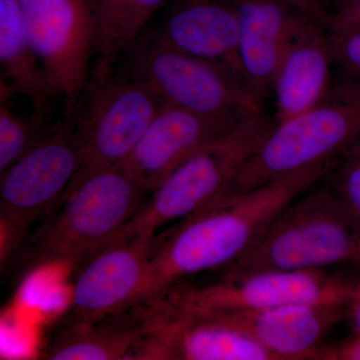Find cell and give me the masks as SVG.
<instances>
[{"instance_id": "6da1fadb", "label": "cell", "mask_w": 360, "mask_h": 360, "mask_svg": "<svg viewBox=\"0 0 360 360\" xmlns=\"http://www.w3.org/2000/svg\"><path fill=\"white\" fill-rule=\"evenodd\" d=\"M333 163L274 180L255 191L212 203L158 234L139 300L206 274H219L259 239L296 196L321 182Z\"/></svg>"}, {"instance_id": "7a4b0ae2", "label": "cell", "mask_w": 360, "mask_h": 360, "mask_svg": "<svg viewBox=\"0 0 360 360\" xmlns=\"http://www.w3.org/2000/svg\"><path fill=\"white\" fill-rule=\"evenodd\" d=\"M148 195L120 165L92 175L40 220L8 266L18 279L54 264L77 269L115 240Z\"/></svg>"}, {"instance_id": "3957f363", "label": "cell", "mask_w": 360, "mask_h": 360, "mask_svg": "<svg viewBox=\"0 0 360 360\" xmlns=\"http://www.w3.org/2000/svg\"><path fill=\"white\" fill-rule=\"evenodd\" d=\"M321 182L284 206L257 243L219 274L360 269V220Z\"/></svg>"}, {"instance_id": "277c9868", "label": "cell", "mask_w": 360, "mask_h": 360, "mask_svg": "<svg viewBox=\"0 0 360 360\" xmlns=\"http://www.w3.org/2000/svg\"><path fill=\"white\" fill-rule=\"evenodd\" d=\"M359 142L360 89L335 82L321 103L274 124L215 202L243 195L305 168L335 162Z\"/></svg>"}, {"instance_id": "5b68a950", "label": "cell", "mask_w": 360, "mask_h": 360, "mask_svg": "<svg viewBox=\"0 0 360 360\" xmlns=\"http://www.w3.org/2000/svg\"><path fill=\"white\" fill-rule=\"evenodd\" d=\"M274 127V118L265 111L248 116L229 134L182 161L149 193L112 243L155 238L165 229L212 205Z\"/></svg>"}, {"instance_id": "8992f818", "label": "cell", "mask_w": 360, "mask_h": 360, "mask_svg": "<svg viewBox=\"0 0 360 360\" xmlns=\"http://www.w3.org/2000/svg\"><path fill=\"white\" fill-rule=\"evenodd\" d=\"M113 65L98 60L73 103L82 163L63 196L124 160L165 103L146 82L115 75Z\"/></svg>"}, {"instance_id": "52a82bcc", "label": "cell", "mask_w": 360, "mask_h": 360, "mask_svg": "<svg viewBox=\"0 0 360 360\" xmlns=\"http://www.w3.org/2000/svg\"><path fill=\"white\" fill-rule=\"evenodd\" d=\"M82 163L75 106L46 136L1 174L0 236L1 266L6 267L21 246L65 193Z\"/></svg>"}, {"instance_id": "ba28073f", "label": "cell", "mask_w": 360, "mask_h": 360, "mask_svg": "<svg viewBox=\"0 0 360 360\" xmlns=\"http://www.w3.org/2000/svg\"><path fill=\"white\" fill-rule=\"evenodd\" d=\"M122 75L150 85L163 101L207 117L240 122L264 104L217 66L177 51L148 28L122 53Z\"/></svg>"}, {"instance_id": "9c48e42d", "label": "cell", "mask_w": 360, "mask_h": 360, "mask_svg": "<svg viewBox=\"0 0 360 360\" xmlns=\"http://www.w3.org/2000/svg\"><path fill=\"white\" fill-rule=\"evenodd\" d=\"M160 295L189 312L258 311L292 304H347L357 271L257 270L217 274Z\"/></svg>"}, {"instance_id": "30bf717a", "label": "cell", "mask_w": 360, "mask_h": 360, "mask_svg": "<svg viewBox=\"0 0 360 360\" xmlns=\"http://www.w3.org/2000/svg\"><path fill=\"white\" fill-rule=\"evenodd\" d=\"M18 4L52 96L75 103L86 87L90 58L96 54L92 0H18Z\"/></svg>"}, {"instance_id": "8fae6325", "label": "cell", "mask_w": 360, "mask_h": 360, "mask_svg": "<svg viewBox=\"0 0 360 360\" xmlns=\"http://www.w3.org/2000/svg\"><path fill=\"white\" fill-rule=\"evenodd\" d=\"M243 120L207 117L163 103L134 150L118 165L150 193L182 161Z\"/></svg>"}, {"instance_id": "7c38bea8", "label": "cell", "mask_w": 360, "mask_h": 360, "mask_svg": "<svg viewBox=\"0 0 360 360\" xmlns=\"http://www.w3.org/2000/svg\"><path fill=\"white\" fill-rule=\"evenodd\" d=\"M155 239L115 241L77 267L66 316L94 319L136 302L146 281Z\"/></svg>"}, {"instance_id": "4fadbf2b", "label": "cell", "mask_w": 360, "mask_h": 360, "mask_svg": "<svg viewBox=\"0 0 360 360\" xmlns=\"http://www.w3.org/2000/svg\"><path fill=\"white\" fill-rule=\"evenodd\" d=\"M335 54L326 23L309 14L284 51L272 85L274 124L311 110L333 89Z\"/></svg>"}, {"instance_id": "5bb4252c", "label": "cell", "mask_w": 360, "mask_h": 360, "mask_svg": "<svg viewBox=\"0 0 360 360\" xmlns=\"http://www.w3.org/2000/svg\"><path fill=\"white\" fill-rule=\"evenodd\" d=\"M239 30V56L248 89L262 104L284 51L309 11L295 0H229ZM315 16V15H314Z\"/></svg>"}, {"instance_id": "9a60e30c", "label": "cell", "mask_w": 360, "mask_h": 360, "mask_svg": "<svg viewBox=\"0 0 360 360\" xmlns=\"http://www.w3.org/2000/svg\"><path fill=\"white\" fill-rule=\"evenodd\" d=\"M150 32L177 51L217 66L248 89L239 56L238 18L229 0H184Z\"/></svg>"}, {"instance_id": "2e32d148", "label": "cell", "mask_w": 360, "mask_h": 360, "mask_svg": "<svg viewBox=\"0 0 360 360\" xmlns=\"http://www.w3.org/2000/svg\"><path fill=\"white\" fill-rule=\"evenodd\" d=\"M210 314L250 336L276 360L316 359L326 335L345 319V304L305 303L258 311Z\"/></svg>"}, {"instance_id": "e0dca14e", "label": "cell", "mask_w": 360, "mask_h": 360, "mask_svg": "<svg viewBox=\"0 0 360 360\" xmlns=\"http://www.w3.org/2000/svg\"><path fill=\"white\" fill-rule=\"evenodd\" d=\"M146 335L136 305L94 319L66 316L44 349L42 359H136Z\"/></svg>"}, {"instance_id": "ac0fdd59", "label": "cell", "mask_w": 360, "mask_h": 360, "mask_svg": "<svg viewBox=\"0 0 360 360\" xmlns=\"http://www.w3.org/2000/svg\"><path fill=\"white\" fill-rule=\"evenodd\" d=\"M0 65L1 82L11 94L27 97L33 110L46 112L53 96L28 39L18 0H0Z\"/></svg>"}, {"instance_id": "d6986e66", "label": "cell", "mask_w": 360, "mask_h": 360, "mask_svg": "<svg viewBox=\"0 0 360 360\" xmlns=\"http://www.w3.org/2000/svg\"><path fill=\"white\" fill-rule=\"evenodd\" d=\"M1 82L0 91V174L6 172L46 136L52 127H46L45 112L34 110L32 116L18 115L8 105L13 96Z\"/></svg>"}, {"instance_id": "ffe728a7", "label": "cell", "mask_w": 360, "mask_h": 360, "mask_svg": "<svg viewBox=\"0 0 360 360\" xmlns=\"http://www.w3.org/2000/svg\"><path fill=\"white\" fill-rule=\"evenodd\" d=\"M322 181L360 220V142L333 162Z\"/></svg>"}, {"instance_id": "44dd1931", "label": "cell", "mask_w": 360, "mask_h": 360, "mask_svg": "<svg viewBox=\"0 0 360 360\" xmlns=\"http://www.w3.org/2000/svg\"><path fill=\"white\" fill-rule=\"evenodd\" d=\"M130 0H92L97 20L98 60L115 65L120 27Z\"/></svg>"}, {"instance_id": "7402d4cb", "label": "cell", "mask_w": 360, "mask_h": 360, "mask_svg": "<svg viewBox=\"0 0 360 360\" xmlns=\"http://www.w3.org/2000/svg\"><path fill=\"white\" fill-rule=\"evenodd\" d=\"M335 54V82L360 89V32H329Z\"/></svg>"}, {"instance_id": "603a6c76", "label": "cell", "mask_w": 360, "mask_h": 360, "mask_svg": "<svg viewBox=\"0 0 360 360\" xmlns=\"http://www.w3.org/2000/svg\"><path fill=\"white\" fill-rule=\"evenodd\" d=\"M169 0H130L123 18L120 37L118 54H122L136 40L148 25L153 14Z\"/></svg>"}, {"instance_id": "cb8c5ba5", "label": "cell", "mask_w": 360, "mask_h": 360, "mask_svg": "<svg viewBox=\"0 0 360 360\" xmlns=\"http://www.w3.org/2000/svg\"><path fill=\"white\" fill-rule=\"evenodd\" d=\"M326 25L329 32L336 34L360 32V0H354L331 14Z\"/></svg>"}, {"instance_id": "d4e9b609", "label": "cell", "mask_w": 360, "mask_h": 360, "mask_svg": "<svg viewBox=\"0 0 360 360\" xmlns=\"http://www.w3.org/2000/svg\"><path fill=\"white\" fill-rule=\"evenodd\" d=\"M317 360H360V335L354 333L347 340L323 345L316 356Z\"/></svg>"}, {"instance_id": "484cf974", "label": "cell", "mask_w": 360, "mask_h": 360, "mask_svg": "<svg viewBox=\"0 0 360 360\" xmlns=\"http://www.w3.org/2000/svg\"><path fill=\"white\" fill-rule=\"evenodd\" d=\"M345 319L349 322L354 333L360 335V269L345 304Z\"/></svg>"}, {"instance_id": "4316f807", "label": "cell", "mask_w": 360, "mask_h": 360, "mask_svg": "<svg viewBox=\"0 0 360 360\" xmlns=\"http://www.w3.org/2000/svg\"><path fill=\"white\" fill-rule=\"evenodd\" d=\"M295 1L297 2L298 6L326 23L328 0H295Z\"/></svg>"}, {"instance_id": "83f0119b", "label": "cell", "mask_w": 360, "mask_h": 360, "mask_svg": "<svg viewBox=\"0 0 360 360\" xmlns=\"http://www.w3.org/2000/svg\"><path fill=\"white\" fill-rule=\"evenodd\" d=\"M352 1H354V0H328L326 21L331 14L335 13L338 9L342 8L343 6H347Z\"/></svg>"}]
</instances>
